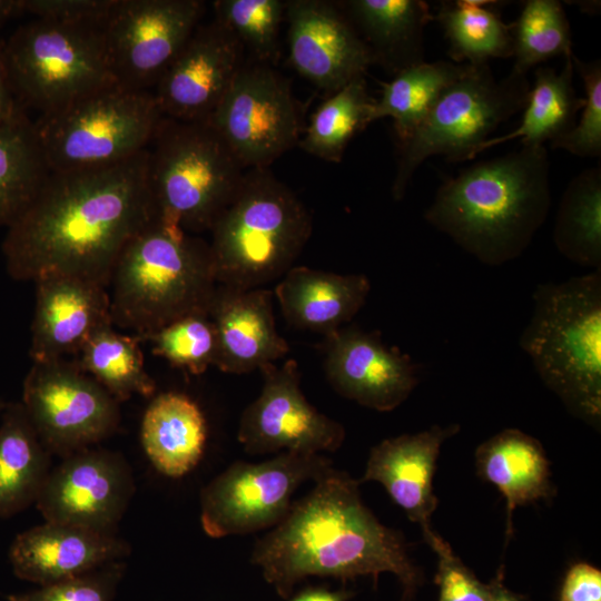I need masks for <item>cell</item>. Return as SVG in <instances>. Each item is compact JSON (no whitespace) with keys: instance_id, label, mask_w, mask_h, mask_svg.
<instances>
[{"instance_id":"cell-19","label":"cell","mask_w":601,"mask_h":601,"mask_svg":"<svg viewBox=\"0 0 601 601\" xmlns=\"http://www.w3.org/2000/svg\"><path fill=\"white\" fill-rule=\"evenodd\" d=\"M293 68L329 95L364 76L372 55L341 7L322 0L286 1Z\"/></svg>"},{"instance_id":"cell-41","label":"cell","mask_w":601,"mask_h":601,"mask_svg":"<svg viewBox=\"0 0 601 601\" xmlns=\"http://www.w3.org/2000/svg\"><path fill=\"white\" fill-rule=\"evenodd\" d=\"M116 0H23L24 13L69 24L104 27Z\"/></svg>"},{"instance_id":"cell-10","label":"cell","mask_w":601,"mask_h":601,"mask_svg":"<svg viewBox=\"0 0 601 601\" xmlns=\"http://www.w3.org/2000/svg\"><path fill=\"white\" fill-rule=\"evenodd\" d=\"M19 102L40 115L117 85L102 27L35 19L3 42Z\"/></svg>"},{"instance_id":"cell-47","label":"cell","mask_w":601,"mask_h":601,"mask_svg":"<svg viewBox=\"0 0 601 601\" xmlns=\"http://www.w3.org/2000/svg\"><path fill=\"white\" fill-rule=\"evenodd\" d=\"M23 13V0H0V26Z\"/></svg>"},{"instance_id":"cell-30","label":"cell","mask_w":601,"mask_h":601,"mask_svg":"<svg viewBox=\"0 0 601 601\" xmlns=\"http://www.w3.org/2000/svg\"><path fill=\"white\" fill-rule=\"evenodd\" d=\"M467 63L440 60L420 62L382 82L381 96L374 99L370 120L393 119L398 144L404 142L422 122L441 93L467 69Z\"/></svg>"},{"instance_id":"cell-6","label":"cell","mask_w":601,"mask_h":601,"mask_svg":"<svg viewBox=\"0 0 601 601\" xmlns=\"http://www.w3.org/2000/svg\"><path fill=\"white\" fill-rule=\"evenodd\" d=\"M209 231L217 284L253 289L294 266L311 237L312 217L268 168H253Z\"/></svg>"},{"instance_id":"cell-25","label":"cell","mask_w":601,"mask_h":601,"mask_svg":"<svg viewBox=\"0 0 601 601\" xmlns=\"http://www.w3.org/2000/svg\"><path fill=\"white\" fill-rule=\"evenodd\" d=\"M343 12L374 63L394 75L424 61V29L434 16L422 0H349Z\"/></svg>"},{"instance_id":"cell-28","label":"cell","mask_w":601,"mask_h":601,"mask_svg":"<svg viewBox=\"0 0 601 601\" xmlns=\"http://www.w3.org/2000/svg\"><path fill=\"white\" fill-rule=\"evenodd\" d=\"M51 456L21 402L3 403L0 413V520L36 504L52 469Z\"/></svg>"},{"instance_id":"cell-31","label":"cell","mask_w":601,"mask_h":601,"mask_svg":"<svg viewBox=\"0 0 601 601\" xmlns=\"http://www.w3.org/2000/svg\"><path fill=\"white\" fill-rule=\"evenodd\" d=\"M494 0L443 1L434 19L449 41V56L455 63L472 66L490 59L513 56L511 23L491 9Z\"/></svg>"},{"instance_id":"cell-39","label":"cell","mask_w":601,"mask_h":601,"mask_svg":"<svg viewBox=\"0 0 601 601\" xmlns=\"http://www.w3.org/2000/svg\"><path fill=\"white\" fill-rule=\"evenodd\" d=\"M572 61L584 87L580 119L571 131L552 141L550 147L579 157L597 158L601 155V63L600 60L585 62L574 55Z\"/></svg>"},{"instance_id":"cell-40","label":"cell","mask_w":601,"mask_h":601,"mask_svg":"<svg viewBox=\"0 0 601 601\" xmlns=\"http://www.w3.org/2000/svg\"><path fill=\"white\" fill-rule=\"evenodd\" d=\"M124 560L102 565L88 573L39 585L38 589L10 593L7 601H112L124 577Z\"/></svg>"},{"instance_id":"cell-9","label":"cell","mask_w":601,"mask_h":601,"mask_svg":"<svg viewBox=\"0 0 601 601\" xmlns=\"http://www.w3.org/2000/svg\"><path fill=\"white\" fill-rule=\"evenodd\" d=\"M164 116L150 90L118 85L40 115L35 132L50 171L98 168L146 150Z\"/></svg>"},{"instance_id":"cell-5","label":"cell","mask_w":601,"mask_h":601,"mask_svg":"<svg viewBox=\"0 0 601 601\" xmlns=\"http://www.w3.org/2000/svg\"><path fill=\"white\" fill-rule=\"evenodd\" d=\"M519 345L544 385L585 423L601 418V269L536 285Z\"/></svg>"},{"instance_id":"cell-4","label":"cell","mask_w":601,"mask_h":601,"mask_svg":"<svg viewBox=\"0 0 601 601\" xmlns=\"http://www.w3.org/2000/svg\"><path fill=\"white\" fill-rule=\"evenodd\" d=\"M217 285L209 243L157 217L116 262L108 285L112 325L141 338L208 313Z\"/></svg>"},{"instance_id":"cell-20","label":"cell","mask_w":601,"mask_h":601,"mask_svg":"<svg viewBox=\"0 0 601 601\" xmlns=\"http://www.w3.org/2000/svg\"><path fill=\"white\" fill-rule=\"evenodd\" d=\"M459 431V424L433 425L420 433L386 439L372 447L361 480L381 483L407 518L420 524L437 555L451 548L431 529V516L437 508L433 476L442 444Z\"/></svg>"},{"instance_id":"cell-48","label":"cell","mask_w":601,"mask_h":601,"mask_svg":"<svg viewBox=\"0 0 601 601\" xmlns=\"http://www.w3.org/2000/svg\"><path fill=\"white\" fill-rule=\"evenodd\" d=\"M3 403L0 402V413L2 411Z\"/></svg>"},{"instance_id":"cell-8","label":"cell","mask_w":601,"mask_h":601,"mask_svg":"<svg viewBox=\"0 0 601 601\" xmlns=\"http://www.w3.org/2000/svg\"><path fill=\"white\" fill-rule=\"evenodd\" d=\"M530 82L510 71L501 80L489 63L472 66L437 98L413 134L398 144L392 196L402 200L415 170L432 156L449 161L475 157L479 146L503 122L523 110Z\"/></svg>"},{"instance_id":"cell-27","label":"cell","mask_w":601,"mask_h":601,"mask_svg":"<svg viewBox=\"0 0 601 601\" xmlns=\"http://www.w3.org/2000/svg\"><path fill=\"white\" fill-rule=\"evenodd\" d=\"M480 476L493 483L506 500V538L512 534L516 506L552 494L549 461L541 443L518 428H505L479 445Z\"/></svg>"},{"instance_id":"cell-17","label":"cell","mask_w":601,"mask_h":601,"mask_svg":"<svg viewBox=\"0 0 601 601\" xmlns=\"http://www.w3.org/2000/svg\"><path fill=\"white\" fill-rule=\"evenodd\" d=\"M321 349L334 391L378 412L400 406L420 382L418 365L408 354L387 346L378 332L344 326L324 336Z\"/></svg>"},{"instance_id":"cell-42","label":"cell","mask_w":601,"mask_h":601,"mask_svg":"<svg viewBox=\"0 0 601 601\" xmlns=\"http://www.w3.org/2000/svg\"><path fill=\"white\" fill-rule=\"evenodd\" d=\"M435 581L440 587L439 601H492L490 585L479 581L452 549L439 554Z\"/></svg>"},{"instance_id":"cell-15","label":"cell","mask_w":601,"mask_h":601,"mask_svg":"<svg viewBox=\"0 0 601 601\" xmlns=\"http://www.w3.org/2000/svg\"><path fill=\"white\" fill-rule=\"evenodd\" d=\"M259 396L242 413L237 439L250 455L295 452L321 454L338 450L344 426L317 411L300 390V372L294 358L260 370Z\"/></svg>"},{"instance_id":"cell-18","label":"cell","mask_w":601,"mask_h":601,"mask_svg":"<svg viewBox=\"0 0 601 601\" xmlns=\"http://www.w3.org/2000/svg\"><path fill=\"white\" fill-rule=\"evenodd\" d=\"M243 51L216 19L199 24L151 90L161 115L207 121L240 70Z\"/></svg>"},{"instance_id":"cell-21","label":"cell","mask_w":601,"mask_h":601,"mask_svg":"<svg viewBox=\"0 0 601 601\" xmlns=\"http://www.w3.org/2000/svg\"><path fill=\"white\" fill-rule=\"evenodd\" d=\"M33 283L32 362L77 356L99 328L112 325L107 287L62 274L45 275Z\"/></svg>"},{"instance_id":"cell-3","label":"cell","mask_w":601,"mask_h":601,"mask_svg":"<svg viewBox=\"0 0 601 601\" xmlns=\"http://www.w3.org/2000/svg\"><path fill=\"white\" fill-rule=\"evenodd\" d=\"M549 170L544 146L479 161L437 188L424 218L482 264L503 265L528 248L548 217Z\"/></svg>"},{"instance_id":"cell-2","label":"cell","mask_w":601,"mask_h":601,"mask_svg":"<svg viewBox=\"0 0 601 601\" xmlns=\"http://www.w3.org/2000/svg\"><path fill=\"white\" fill-rule=\"evenodd\" d=\"M358 481L331 467L294 501L287 515L253 548L250 562L276 593L288 599L308 577L346 582L384 572L397 577L404 598L420 585V570L402 535L382 524L362 502Z\"/></svg>"},{"instance_id":"cell-22","label":"cell","mask_w":601,"mask_h":601,"mask_svg":"<svg viewBox=\"0 0 601 601\" xmlns=\"http://www.w3.org/2000/svg\"><path fill=\"white\" fill-rule=\"evenodd\" d=\"M129 553V543L117 534L45 521L14 538L9 561L19 579L46 585L125 560Z\"/></svg>"},{"instance_id":"cell-37","label":"cell","mask_w":601,"mask_h":601,"mask_svg":"<svg viewBox=\"0 0 601 601\" xmlns=\"http://www.w3.org/2000/svg\"><path fill=\"white\" fill-rule=\"evenodd\" d=\"M214 19L224 24L247 49L253 60L272 63L278 53V38L285 17L282 0H216Z\"/></svg>"},{"instance_id":"cell-35","label":"cell","mask_w":601,"mask_h":601,"mask_svg":"<svg viewBox=\"0 0 601 601\" xmlns=\"http://www.w3.org/2000/svg\"><path fill=\"white\" fill-rule=\"evenodd\" d=\"M373 102L364 76L353 79L316 109L298 145L315 157L341 161L351 139L371 124Z\"/></svg>"},{"instance_id":"cell-45","label":"cell","mask_w":601,"mask_h":601,"mask_svg":"<svg viewBox=\"0 0 601 601\" xmlns=\"http://www.w3.org/2000/svg\"><path fill=\"white\" fill-rule=\"evenodd\" d=\"M352 597L353 592L345 589L329 590L326 587L311 585L292 594L288 601H348Z\"/></svg>"},{"instance_id":"cell-32","label":"cell","mask_w":601,"mask_h":601,"mask_svg":"<svg viewBox=\"0 0 601 601\" xmlns=\"http://www.w3.org/2000/svg\"><path fill=\"white\" fill-rule=\"evenodd\" d=\"M553 242L572 263L601 269V168L591 167L568 184L558 207Z\"/></svg>"},{"instance_id":"cell-11","label":"cell","mask_w":601,"mask_h":601,"mask_svg":"<svg viewBox=\"0 0 601 601\" xmlns=\"http://www.w3.org/2000/svg\"><path fill=\"white\" fill-rule=\"evenodd\" d=\"M331 467L322 454L295 452L260 463L237 461L201 489V528L213 539L274 528L287 515L298 486Z\"/></svg>"},{"instance_id":"cell-44","label":"cell","mask_w":601,"mask_h":601,"mask_svg":"<svg viewBox=\"0 0 601 601\" xmlns=\"http://www.w3.org/2000/svg\"><path fill=\"white\" fill-rule=\"evenodd\" d=\"M24 109L12 88L3 53V42H0V127L24 116Z\"/></svg>"},{"instance_id":"cell-13","label":"cell","mask_w":601,"mask_h":601,"mask_svg":"<svg viewBox=\"0 0 601 601\" xmlns=\"http://www.w3.org/2000/svg\"><path fill=\"white\" fill-rule=\"evenodd\" d=\"M246 169L268 166L300 140L289 82L269 63H243L207 120Z\"/></svg>"},{"instance_id":"cell-33","label":"cell","mask_w":601,"mask_h":601,"mask_svg":"<svg viewBox=\"0 0 601 601\" xmlns=\"http://www.w3.org/2000/svg\"><path fill=\"white\" fill-rule=\"evenodd\" d=\"M141 343L139 336L106 325L88 339L75 362L119 403L134 395L149 397L156 383L145 367Z\"/></svg>"},{"instance_id":"cell-34","label":"cell","mask_w":601,"mask_h":601,"mask_svg":"<svg viewBox=\"0 0 601 601\" xmlns=\"http://www.w3.org/2000/svg\"><path fill=\"white\" fill-rule=\"evenodd\" d=\"M49 174L27 115L0 127V225L9 227L26 210Z\"/></svg>"},{"instance_id":"cell-24","label":"cell","mask_w":601,"mask_h":601,"mask_svg":"<svg viewBox=\"0 0 601 601\" xmlns=\"http://www.w3.org/2000/svg\"><path fill=\"white\" fill-rule=\"evenodd\" d=\"M370 292L371 282L365 274L293 266L273 294L290 326L326 336L353 319Z\"/></svg>"},{"instance_id":"cell-46","label":"cell","mask_w":601,"mask_h":601,"mask_svg":"<svg viewBox=\"0 0 601 601\" xmlns=\"http://www.w3.org/2000/svg\"><path fill=\"white\" fill-rule=\"evenodd\" d=\"M489 585L492 601H522L519 595L503 585L501 574H499Z\"/></svg>"},{"instance_id":"cell-36","label":"cell","mask_w":601,"mask_h":601,"mask_svg":"<svg viewBox=\"0 0 601 601\" xmlns=\"http://www.w3.org/2000/svg\"><path fill=\"white\" fill-rule=\"evenodd\" d=\"M513 38L512 71L529 70L551 58L572 56L570 23L556 0H528L519 18L511 23Z\"/></svg>"},{"instance_id":"cell-16","label":"cell","mask_w":601,"mask_h":601,"mask_svg":"<svg viewBox=\"0 0 601 601\" xmlns=\"http://www.w3.org/2000/svg\"><path fill=\"white\" fill-rule=\"evenodd\" d=\"M134 493L132 472L124 455L89 447L51 469L36 506L45 521L117 534Z\"/></svg>"},{"instance_id":"cell-14","label":"cell","mask_w":601,"mask_h":601,"mask_svg":"<svg viewBox=\"0 0 601 601\" xmlns=\"http://www.w3.org/2000/svg\"><path fill=\"white\" fill-rule=\"evenodd\" d=\"M204 11L199 0H116L102 30L117 85L151 91Z\"/></svg>"},{"instance_id":"cell-23","label":"cell","mask_w":601,"mask_h":601,"mask_svg":"<svg viewBox=\"0 0 601 601\" xmlns=\"http://www.w3.org/2000/svg\"><path fill=\"white\" fill-rule=\"evenodd\" d=\"M272 290L217 285L208 316L217 335L215 366L228 374H246L285 357L287 341L276 329Z\"/></svg>"},{"instance_id":"cell-26","label":"cell","mask_w":601,"mask_h":601,"mask_svg":"<svg viewBox=\"0 0 601 601\" xmlns=\"http://www.w3.org/2000/svg\"><path fill=\"white\" fill-rule=\"evenodd\" d=\"M140 441L159 473L173 479L181 477L203 457L207 441L205 416L185 394H158L144 413Z\"/></svg>"},{"instance_id":"cell-38","label":"cell","mask_w":601,"mask_h":601,"mask_svg":"<svg viewBox=\"0 0 601 601\" xmlns=\"http://www.w3.org/2000/svg\"><path fill=\"white\" fill-rule=\"evenodd\" d=\"M151 345L152 354L173 366L200 375L217 357V335L208 313L181 317L140 338Z\"/></svg>"},{"instance_id":"cell-7","label":"cell","mask_w":601,"mask_h":601,"mask_svg":"<svg viewBox=\"0 0 601 601\" xmlns=\"http://www.w3.org/2000/svg\"><path fill=\"white\" fill-rule=\"evenodd\" d=\"M148 154L158 219L191 235L209 231L245 174L224 139L208 121L162 117Z\"/></svg>"},{"instance_id":"cell-43","label":"cell","mask_w":601,"mask_h":601,"mask_svg":"<svg viewBox=\"0 0 601 601\" xmlns=\"http://www.w3.org/2000/svg\"><path fill=\"white\" fill-rule=\"evenodd\" d=\"M560 601H601V572L588 563H577L566 573Z\"/></svg>"},{"instance_id":"cell-12","label":"cell","mask_w":601,"mask_h":601,"mask_svg":"<svg viewBox=\"0 0 601 601\" xmlns=\"http://www.w3.org/2000/svg\"><path fill=\"white\" fill-rule=\"evenodd\" d=\"M21 404L37 435L60 459L93 447L120 423V403L76 362H32Z\"/></svg>"},{"instance_id":"cell-29","label":"cell","mask_w":601,"mask_h":601,"mask_svg":"<svg viewBox=\"0 0 601 601\" xmlns=\"http://www.w3.org/2000/svg\"><path fill=\"white\" fill-rule=\"evenodd\" d=\"M572 56L564 58L560 72L552 68L538 67L533 88L523 108L519 126L502 136L489 138L475 151V156L500 144L520 139L523 147H540L550 144L573 129L583 97H578L573 76Z\"/></svg>"},{"instance_id":"cell-1","label":"cell","mask_w":601,"mask_h":601,"mask_svg":"<svg viewBox=\"0 0 601 601\" xmlns=\"http://www.w3.org/2000/svg\"><path fill=\"white\" fill-rule=\"evenodd\" d=\"M148 148L114 165L50 171L2 243L8 274L35 282L49 274L108 288L127 243L157 218Z\"/></svg>"}]
</instances>
